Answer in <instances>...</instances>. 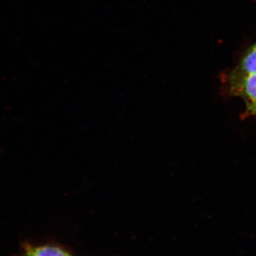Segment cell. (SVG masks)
I'll return each instance as SVG.
<instances>
[{"label": "cell", "mask_w": 256, "mask_h": 256, "mask_svg": "<svg viewBox=\"0 0 256 256\" xmlns=\"http://www.w3.org/2000/svg\"><path fill=\"white\" fill-rule=\"evenodd\" d=\"M232 85V90L246 102L248 114H256V74H234Z\"/></svg>", "instance_id": "obj_1"}, {"label": "cell", "mask_w": 256, "mask_h": 256, "mask_svg": "<svg viewBox=\"0 0 256 256\" xmlns=\"http://www.w3.org/2000/svg\"><path fill=\"white\" fill-rule=\"evenodd\" d=\"M256 74V44L242 58L235 74L248 75Z\"/></svg>", "instance_id": "obj_2"}, {"label": "cell", "mask_w": 256, "mask_h": 256, "mask_svg": "<svg viewBox=\"0 0 256 256\" xmlns=\"http://www.w3.org/2000/svg\"><path fill=\"white\" fill-rule=\"evenodd\" d=\"M26 256H70L68 252L56 247L44 246L30 249Z\"/></svg>", "instance_id": "obj_3"}]
</instances>
